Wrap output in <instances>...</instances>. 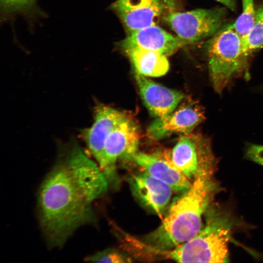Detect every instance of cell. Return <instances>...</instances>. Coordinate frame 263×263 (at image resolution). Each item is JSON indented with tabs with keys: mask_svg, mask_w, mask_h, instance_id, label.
Here are the masks:
<instances>
[{
	"mask_svg": "<svg viewBox=\"0 0 263 263\" xmlns=\"http://www.w3.org/2000/svg\"><path fill=\"white\" fill-rule=\"evenodd\" d=\"M109 185L98 164L77 147L54 167L38 196L39 225L49 247L62 246L77 228L94 220L93 203Z\"/></svg>",
	"mask_w": 263,
	"mask_h": 263,
	"instance_id": "6da1fadb",
	"label": "cell"
},
{
	"mask_svg": "<svg viewBox=\"0 0 263 263\" xmlns=\"http://www.w3.org/2000/svg\"><path fill=\"white\" fill-rule=\"evenodd\" d=\"M213 165L201 166L190 187L174 198L160 225L139 243L159 250L172 249L196 236L209 202L211 184L207 173Z\"/></svg>",
	"mask_w": 263,
	"mask_h": 263,
	"instance_id": "7a4b0ae2",
	"label": "cell"
},
{
	"mask_svg": "<svg viewBox=\"0 0 263 263\" xmlns=\"http://www.w3.org/2000/svg\"><path fill=\"white\" fill-rule=\"evenodd\" d=\"M231 228L229 217L213 211L194 237L171 249H153L152 257L180 263L229 262L228 244Z\"/></svg>",
	"mask_w": 263,
	"mask_h": 263,
	"instance_id": "3957f363",
	"label": "cell"
},
{
	"mask_svg": "<svg viewBox=\"0 0 263 263\" xmlns=\"http://www.w3.org/2000/svg\"><path fill=\"white\" fill-rule=\"evenodd\" d=\"M204 49L215 90L220 93L230 81L244 72L250 56L233 26V21L223 24L207 41Z\"/></svg>",
	"mask_w": 263,
	"mask_h": 263,
	"instance_id": "277c9868",
	"label": "cell"
},
{
	"mask_svg": "<svg viewBox=\"0 0 263 263\" xmlns=\"http://www.w3.org/2000/svg\"><path fill=\"white\" fill-rule=\"evenodd\" d=\"M227 15L225 7L179 12L167 10L163 21L187 45L196 43L216 33Z\"/></svg>",
	"mask_w": 263,
	"mask_h": 263,
	"instance_id": "5b68a950",
	"label": "cell"
},
{
	"mask_svg": "<svg viewBox=\"0 0 263 263\" xmlns=\"http://www.w3.org/2000/svg\"><path fill=\"white\" fill-rule=\"evenodd\" d=\"M139 140L138 127L128 117L110 134L104 145L103 163L101 167L109 185L114 186L118 182L117 162L121 159H133L138 151Z\"/></svg>",
	"mask_w": 263,
	"mask_h": 263,
	"instance_id": "8992f818",
	"label": "cell"
},
{
	"mask_svg": "<svg viewBox=\"0 0 263 263\" xmlns=\"http://www.w3.org/2000/svg\"><path fill=\"white\" fill-rule=\"evenodd\" d=\"M170 157L173 165L188 179L195 177L202 165L214 161L209 139L188 133L179 139Z\"/></svg>",
	"mask_w": 263,
	"mask_h": 263,
	"instance_id": "52a82bcc",
	"label": "cell"
},
{
	"mask_svg": "<svg viewBox=\"0 0 263 263\" xmlns=\"http://www.w3.org/2000/svg\"><path fill=\"white\" fill-rule=\"evenodd\" d=\"M110 7L128 33L157 24L167 10L163 0H116Z\"/></svg>",
	"mask_w": 263,
	"mask_h": 263,
	"instance_id": "ba28073f",
	"label": "cell"
},
{
	"mask_svg": "<svg viewBox=\"0 0 263 263\" xmlns=\"http://www.w3.org/2000/svg\"><path fill=\"white\" fill-rule=\"evenodd\" d=\"M94 115L93 124L84 130L82 135L101 169L103 163L104 145L108 137L128 116L120 111L103 104L95 107Z\"/></svg>",
	"mask_w": 263,
	"mask_h": 263,
	"instance_id": "9c48e42d",
	"label": "cell"
},
{
	"mask_svg": "<svg viewBox=\"0 0 263 263\" xmlns=\"http://www.w3.org/2000/svg\"><path fill=\"white\" fill-rule=\"evenodd\" d=\"M187 44L157 24L136 30L127 34L120 42L123 50L140 48L168 56Z\"/></svg>",
	"mask_w": 263,
	"mask_h": 263,
	"instance_id": "30bf717a",
	"label": "cell"
},
{
	"mask_svg": "<svg viewBox=\"0 0 263 263\" xmlns=\"http://www.w3.org/2000/svg\"><path fill=\"white\" fill-rule=\"evenodd\" d=\"M205 118L202 109L195 104L182 107L168 115L157 118L147 130L149 137L157 140L173 133H189Z\"/></svg>",
	"mask_w": 263,
	"mask_h": 263,
	"instance_id": "8fae6325",
	"label": "cell"
},
{
	"mask_svg": "<svg viewBox=\"0 0 263 263\" xmlns=\"http://www.w3.org/2000/svg\"><path fill=\"white\" fill-rule=\"evenodd\" d=\"M130 183L133 195L140 203L162 219L170 201L172 188L144 172L132 174Z\"/></svg>",
	"mask_w": 263,
	"mask_h": 263,
	"instance_id": "7c38bea8",
	"label": "cell"
},
{
	"mask_svg": "<svg viewBox=\"0 0 263 263\" xmlns=\"http://www.w3.org/2000/svg\"><path fill=\"white\" fill-rule=\"evenodd\" d=\"M135 77L145 105L156 118L171 113L184 97L181 92L159 84L135 72Z\"/></svg>",
	"mask_w": 263,
	"mask_h": 263,
	"instance_id": "4fadbf2b",
	"label": "cell"
},
{
	"mask_svg": "<svg viewBox=\"0 0 263 263\" xmlns=\"http://www.w3.org/2000/svg\"><path fill=\"white\" fill-rule=\"evenodd\" d=\"M132 160L144 172L166 183L173 191L182 193L191 185L188 179L170 159L138 151Z\"/></svg>",
	"mask_w": 263,
	"mask_h": 263,
	"instance_id": "5bb4252c",
	"label": "cell"
},
{
	"mask_svg": "<svg viewBox=\"0 0 263 263\" xmlns=\"http://www.w3.org/2000/svg\"><path fill=\"white\" fill-rule=\"evenodd\" d=\"M132 64L135 72L145 76L159 77L165 75L169 68L167 56L140 48L123 50Z\"/></svg>",
	"mask_w": 263,
	"mask_h": 263,
	"instance_id": "9a60e30c",
	"label": "cell"
},
{
	"mask_svg": "<svg viewBox=\"0 0 263 263\" xmlns=\"http://www.w3.org/2000/svg\"><path fill=\"white\" fill-rule=\"evenodd\" d=\"M243 44L245 52L249 56L263 48V2L256 8L253 26Z\"/></svg>",
	"mask_w": 263,
	"mask_h": 263,
	"instance_id": "2e32d148",
	"label": "cell"
},
{
	"mask_svg": "<svg viewBox=\"0 0 263 263\" xmlns=\"http://www.w3.org/2000/svg\"><path fill=\"white\" fill-rule=\"evenodd\" d=\"M242 13L233 21V26L243 42L251 31L255 19L256 8L254 0H242Z\"/></svg>",
	"mask_w": 263,
	"mask_h": 263,
	"instance_id": "e0dca14e",
	"label": "cell"
},
{
	"mask_svg": "<svg viewBox=\"0 0 263 263\" xmlns=\"http://www.w3.org/2000/svg\"><path fill=\"white\" fill-rule=\"evenodd\" d=\"M0 7L4 18L17 14L28 15L36 10V0H0Z\"/></svg>",
	"mask_w": 263,
	"mask_h": 263,
	"instance_id": "ac0fdd59",
	"label": "cell"
},
{
	"mask_svg": "<svg viewBox=\"0 0 263 263\" xmlns=\"http://www.w3.org/2000/svg\"><path fill=\"white\" fill-rule=\"evenodd\" d=\"M85 261L89 262L125 263L132 262V258L124 252L114 248H108L87 256Z\"/></svg>",
	"mask_w": 263,
	"mask_h": 263,
	"instance_id": "d6986e66",
	"label": "cell"
},
{
	"mask_svg": "<svg viewBox=\"0 0 263 263\" xmlns=\"http://www.w3.org/2000/svg\"><path fill=\"white\" fill-rule=\"evenodd\" d=\"M246 158L263 166V146L251 144L247 147Z\"/></svg>",
	"mask_w": 263,
	"mask_h": 263,
	"instance_id": "ffe728a7",
	"label": "cell"
},
{
	"mask_svg": "<svg viewBox=\"0 0 263 263\" xmlns=\"http://www.w3.org/2000/svg\"><path fill=\"white\" fill-rule=\"evenodd\" d=\"M224 5L225 7L232 10L235 11L237 8L236 0H215Z\"/></svg>",
	"mask_w": 263,
	"mask_h": 263,
	"instance_id": "44dd1931",
	"label": "cell"
},
{
	"mask_svg": "<svg viewBox=\"0 0 263 263\" xmlns=\"http://www.w3.org/2000/svg\"><path fill=\"white\" fill-rule=\"evenodd\" d=\"M168 10H175L176 8V0H163Z\"/></svg>",
	"mask_w": 263,
	"mask_h": 263,
	"instance_id": "7402d4cb",
	"label": "cell"
}]
</instances>
